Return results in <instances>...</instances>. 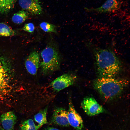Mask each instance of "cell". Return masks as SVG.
Here are the masks:
<instances>
[{
  "label": "cell",
  "mask_w": 130,
  "mask_h": 130,
  "mask_svg": "<svg viewBox=\"0 0 130 130\" xmlns=\"http://www.w3.org/2000/svg\"><path fill=\"white\" fill-rule=\"evenodd\" d=\"M25 65L28 73L32 75L36 74L40 66L39 55L38 52L33 51L30 53L25 61Z\"/></svg>",
  "instance_id": "30bf717a"
},
{
  "label": "cell",
  "mask_w": 130,
  "mask_h": 130,
  "mask_svg": "<svg viewBox=\"0 0 130 130\" xmlns=\"http://www.w3.org/2000/svg\"><path fill=\"white\" fill-rule=\"evenodd\" d=\"M0 60V101L6 98L13 90L14 78L13 69Z\"/></svg>",
  "instance_id": "277c9868"
},
{
  "label": "cell",
  "mask_w": 130,
  "mask_h": 130,
  "mask_svg": "<svg viewBox=\"0 0 130 130\" xmlns=\"http://www.w3.org/2000/svg\"><path fill=\"white\" fill-rule=\"evenodd\" d=\"M35 27L34 24L31 23L26 24L22 28V29L25 31L32 33L34 30Z\"/></svg>",
  "instance_id": "d6986e66"
},
{
  "label": "cell",
  "mask_w": 130,
  "mask_h": 130,
  "mask_svg": "<svg viewBox=\"0 0 130 130\" xmlns=\"http://www.w3.org/2000/svg\"><path fill=\"white\" fill-rule=\"evenodd\" d=\"M81 105L86 114L90 116L98 115L104 111L103 107L91 97L84 98L81 103Z\"/></svg>",
  "instance_id": "5b68a950"
},
{
  "label": "cell",
  "mask_w": 130,
  "mask_h": 130,
  "mask_svg": "<svg viewBox=\"0 0 130 130\" xmlns=\"http://www.w3.org/2000/svg\"><path fill=\"white\" fill-rule=\"evenodd\" d=\"M39 128L33 120L29 119L24 121L20 125L21 130H38Z\"/></svg>",
  "instance_id": "e0dca14e"
},
{
  "label": "cell",
  "mask_w": 130,
  "mask_h": 130,
  "mask_svg": "<svg viewBox=\"0 0 130 130\" xmlns=\"http://www.w3.org/2000/svg\"><path fill=\"white\" fill-rule=\"evenodd\" d=\"M17 117L13 111H10L3 114L1 116L0 122L5 130H12L17 121Z\"/></svg>",
  "instance_id": "7c38bea8"
},
{
  "label": "cell",
  "mask_w": 130,
  "mask_h": 130,
  "mask_svg": "<svg viewBox=\"0 0 130 130\" xmlns=\"http://www.w3.org/2000/svg\"><path fill=\"white\" fill-rule=\"evenodd\" d=\"M0 130H5L2 127L0 126Z\"/></svg>",
  "instance_id": "44dd1931"
},
{
  "label": "cell",
  "mask_w": 130,
  "mask_h": 130,
  "mask_svg": "<svg viewBox=\"0 0 130 130\" xmlns=\"http://www.w3.org/2000/svg\"><path fill=\"white\" fill-rule=\"evenodd\" d=\"M128 80L114 78L100 77L95 80V89L105 100L114 99L122 93L129 84Z\"/></svg>",
  "instance_id": "7a4b0ae2"
},
{
  "label": "cell",
  "mask_w": 130,
  "mask_h": 130,
  "mask_svg": "<svg viewBox=\"0 0 130 130\" xmlns=\"http://www.w3.org/2000/svg\"><path fill=\"white\" fill-rule=\"evenodd\" d=\"M42 60L40 63L42 73L46 75L58 70L59 68L60 58L56 50L51 46H47L40 53Z\"/></svg>",
  "instance_id": "3957f363"
},
{
  "label": "cell",
  "mask_w": 130,
  "mask_h": 130,
  "mask_svg": "<svg viewBox=\"0 0 130 130\" xmlns=\"http://www.w3.org/2000/svg\"><path fill=\"white\" fill-rule=\"evenodd\" d=\"M51 120L52 123L63 127H68L70 125L67 111L62 108L58 107L54 109Z\"/></svg>",
  "instance_id": "9c48e42d"
},
{
  "label": "cell",
  "mask_w": 130,
  "mask_h": 130,
  "mask_svg": "<svg viewBox=\"0 0 130 130\" xmlns=\"http://www.w3.org/2000/svg\"><path fill=\"white\" fill-rule=\"evenodd\" d=\"M17 0H0V13L2 14L8 13L14 6Z\"/></svg>",
  "instance_id": "5bb4252c"
},
{
  "label": "cell",
  "mask_w": 130,
  "mask_h": 130,
  "mask_svg": "<svg viewBox=\"0 0 130 130\" xmlns=\"http://www.w3.org/2000/svg\"><path fill=\"white\" fill-rule=\"evenodd\" d=\"M76 79V77L74 75L69 73L64 74L52 81L50 85L54 90L59 91L73 85Z\"/></svg>",
  "instance_id": "8992f818"
},
{
  "label": "cell",
  "mask_w": 130,
  "mask_h": 130,
  "mask_svg": "<svg viewBox=\"0 0 130 130\" xmlns=\"http://www.w3.org/2000/svg\"><path fill=\"white\" fill-rule=\"evenodd\" d=\"M91 50L100 77L114 78L118 74L121 68V63L113 51L95 46L92 47Z\"/></svg>",
  "instance_id": "6da1fadb"
},
{
  "label": "cell",
  "mask_w": 130,
  "mask_h": 130,
  "mask_svg": "<svg viewBox=\"0 0 130 130\" xmlns=\"http://www.w3.org/2000/svg\"><path fill=\"white\" fill-rule=\"evenodd\" d=\"M29 13L23 10L19 11L14 14L12 18V21L17 24L24 22L28 18Z\"/></svg>",
  "instance_id": "9a60e30c"
},
{
  "label": "cell",
  "mask_w": 130,
  "mask_h": 130,
  "mask_svg": "<svg viewBox=\"0 0 130 130\" xmlns=\"http://www.w3.org/2000/svg\"><path fill=\"white\" fill-rule=\"evenodd\" d=\"M48 109V107L47 106L40 110L34 116V120L38 123V124L37 125L39 128L43 125L47 123L46 114Z\"/></svg>",
  "instance_id": "4fadbf2b"
},
{
  "label": "cell",
  "mask_w": 130,
  "mask_h": 130,
  "mask_svg": "<svg viewBox=\"0 0 130 130\" xmlns=\"http://www.w3.org/2000/svg\"><path fill=\"white\" fill-rule=\"evenodd\" d=\"M14 34V31L10 27L3 23H0V37H8Z\"/></svg>",
  "instance_id": "2e32d148"
},
{
  "label": "cell",
  "mask_w": 130,
  "mask_h": 130,
  "mask_svg": "<svg viewBox=\"0 0 130 130\" xmlns=\"http://www.w3.org/2000/svg\"><path fill=\"white\" fill-rule=\"evenodd\" d=\"M39 26L41 29L47 32H57L56 26L54 25L45 22L41 23Z\"/></svg>",
  "instance_id": "ac0fdd59"
},
{
  "label": "cell",
  "mask_w": 130,
  "mask_h": 130,
  "mask_svg": "<svg viewBox=\"0 0 130 130\" xmlns=\"http://www.w3.org/2000/svg\"><path fill=\"white\" fill-rule=\"evenodd\" d=\"M45 130H59L53 127H48L46 128Z\"/></svg>",
  "instance_id": "ffe728a7"
},
{
  "label": "cell",
  "mask_w": 130,
  "mask_h": 130,
  "mask_svg": "<svg viewBox=\"0 0 130 130\" xmlns=\"http://www.w3.org/2000/svg\"><path fill=\"white\" fill-rule=\"evenodd\" d=\"M67 112L69 125L76 130H82L83 128V120L75 110L70 98L69 100V108Z\"/></svg>",
  "instance_id": "52a82bcc"
},
{
  "label": "cell",
  "mask_w": 130,
  "mask_h": 130,
  "mask_svg": "<svg viewBox=\"0 0 130 130\" xmlns=\"http://www.w3.org/2000/svg\"><path fill=\"white\" fill-rule=\"evenodd\" d=\"M19 3L23 10L32 15H40L43 12L42 7L38 0H19Z\"/></svg>",
  "instance_id": "ba28073f"
},
{
  "label": "cell",
  "mask_w": 130,
  "mask_h": 130,
  "mask_svg": "<svg viewBox=\"0 0 130 130\" xmlns=\"http://www.w3.org/2000/svg\"><path fill=\"white\" fill-rule=\"evenodd\" d=\"M120 7V3L118 0H107L100 6L95 8L85 7L86 11L100 13H105L118 10Z\"/></svg>",
  "instance_id": "8fae6325"
}]
</instances>
